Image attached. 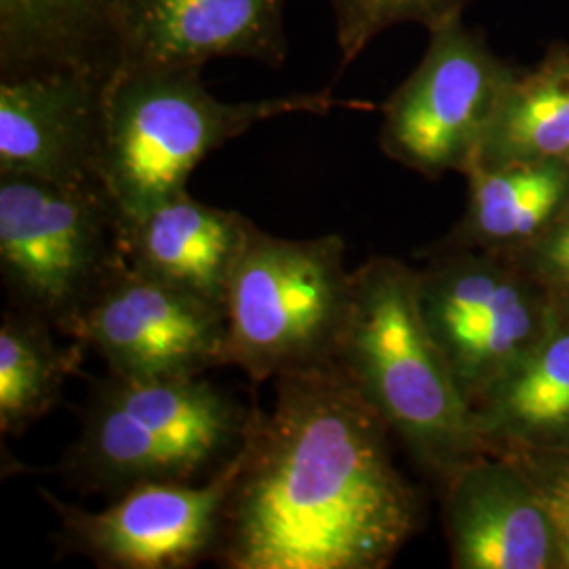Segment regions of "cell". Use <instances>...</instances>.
<instances>
[{
    "mask_svg": "<svg viewBox=\"0 0 569 569\" xmlns=\"http://www.w3.org/2000/svg\"><path fill=\"white\" fill-rule=\"evenodd\" d=\"M124 262L102 183L0 176V279L13 308L61 333Z\"/></svg>",
    "mask_w": 569,
    "mask_h": 569,
    "instance_id": "cell-6",
    "label": "cell"
},
{
    "mask_svg": "<svg viewBox=\"0 0 569 569\" xmlns=\"http://www.w3.org/2000/svg\"><path fill=\"white\" fill-rule=\"evenodd\" d=\"M531 262L538 279L569 308V199L555 220L536 237Z\"/></svg>",
    "mask_w": 569,
    "mask_h": 569,
    "instance_id": "cell-21",
    "label": "cell"
},
{
    "mask_svg": "<svg viewBox=\"0 0 569 569\" xmlns=\"http://www.w3.org/2000/svg\"><path fill=\"white\" fill-rule=\"evenodd\" d=\"M336 18L340 70L357 60L373 39L401 23L427 30L465 16L475 0H327Z\"/></svg>",
    "mask_w": 569,
    "mask_h": 569,
    "instance_id": "cell-20",
    "label": "cell"
},
{
    "mask_svg": "<svg viewBox=\"0 0 569 569\" xmlns=\"http://www.w3.org/2000/svg\"><path fill=\"white\" fill-rule=\"evenodd\" d=\"M41 317L11 308L0 319V432L18 437L60 403L82 345L56 342Z\"/></svg>",
    "mask_w": 569,
    "mask_h": 569,
    "instance_id": "cell-19",
    "label": "cell"
},
{
    "mask_svg": "<svg viewBox=\"0 0 569 569\" xmlns=\"http://www.w3.org/2000/svg\"><path fill=\"white\" fill-rule=\"evenodd\" d=\"M256 228L243 213L183 190L121 224L122 258L146 277L226 308L234 268Z\"/></svg>",
    "mask_w": 569,
    "mask_h": 569,
    "instance_id": "cell-14",
    "label": "cell"
},
{
    "mask_svg": "<svg viewBox=\"0 0 569 569\" xmlns=\"http://www.w3.org/2000/svg\"><path fill=\"white\" fill-rule=\"evenodd\" d=\"M253 409L203 376L110 373L89 399L63 472L112 498L152 481H204L241 453Z\"/></svg>",
    "mask_w": 569,
    "mask_h": 569,
    "instance_id": "cell-4",
    "label": "cell"
},
{
    "mask_svg": "<svg viewBox=\"0 0 569 569\" xmlns=\"http://www.w3.org/2000/svg\"><path fill=\"white\" fill-rule=\"evenodd\" d=\"M96 350L110 373L190 378L226 366V308L146 277L122 262L66 331Z\"/></svg>",
    "mask_w": 569,
    "mask_h": 569,
    "instance_id": "cell-9",
    "label": "cell"
},
{
    "mask_svg": "<svg viewBox=\"0 0 569 569\" xmlns=\"http://www.w3.org/2000/svg\"><path fill=\"white\" fill-rule=\"evenodd\" d=\"M512 163L569 164V44L512 72L472 167Z\"/></svg>",
    "mask_w": 569,
    "mask_h": 569,
    "instance_id": "cell-17",
    "label": "cell"
},
{
    "mask_svg": "<svg viewBox=\"0 0 569 569\" xmlns=\"http://www.w3.org/2000/svg\"><path fill=\"white\" fill-rule=\"evenodd\" d=\"M338 234L284 239L256 228L226 298V366L264 382L329 363L350 302L352 272Z\"/></svg>",
    "mask_w": 569,
    "mask_h": 569,
    "instance_id": "cell-5",
    "label": "cell"
},
{
    "mask_svg": "<svg viewBox=\"0 0 569 569\" xmlns=\"http://www.w3.org/2000/svg\"><path fill=\"white\" fill-rule=\"evenodd\" d=\"M114 56L121 66L201 68L218 58L281 68L284 0H119Z\"/></svg>",
    "mask_w": 569,
    "mask_h": 569,
    "instance_id": "cell-12",
    "label": "cell"
},
{
    "mask_svg": "<svg viewBox=\"0 0 569 569\" xmlns=\"http://www.w3.org/2000/svg\"><path fill=\"white\" fill-rule=\"evenodd\" d=\"M333 361L425 467L451 477L475 460V411L418 305V274L390 258L352 272Z\"/></svg>",
    "mask_w": 569,
    "mask_h": 569,
    "instance_id": "cell-3",
    "label": "cell"
},
{
    "mask_svg": "<svg viewBox=\"0 0 569 569\" xmlns=\"http://www.w3.org/2000/svg\"><path fill=\"white\" fill-rule=\"evenodd\" d=\"M529 481L552 517L559 538L561 568H569V462H557L555 467L545 468L536 477H529Z\"/></svg>",
    "mask_w": 569,
    "mask_h": 569,
    "instance_id": "cell-22",
    "label": "cell"
},
{
    "mask_svg": "<svg viewBox=\"0 0 569 569\" xmlns=\"http://www.w3.org/2000/svg\"><path fill=\"white\" fill-rule=\"evenodd\" d=\"M108 79L89 68L0 77V176L100 183Z\"/></svg>",
    "mask_w": 569,
    "mask_h": 569,
    "instance_id": "cell-11",
    "label": "cell"
},
{
    "mask_svg": "<svg viewBox=\"0 0 569 569\" xmlns=\"http://www.w3.org/2000/svg\"><path fill=\"white\" fill-rule=\"evenodd\" d=\"M462 237L483 244L536 239L569 199V164L512 163L467 171Z\"/></svg>",
    "mask_w": 569,
    "mask_h": 569,
    "instance_id": "cell-18",
    "label": "cell"
},
{
    "mask_svg": "<svg viewBox=\"0 0 569 569\" xmlns=\"http://www.w3.org/2000/svg\"><path fill=\"white\" fill-rule=\"evenodd\" d=\"M333 108L367 103L340 100L331 89L222 102L204 87L201 68L121 66L106 82L98 178L127 224L188 190L194 169L251 127Z\"/></svg>",
    "mask_w": 569,
    "mask_h": 569,
    "instance_id": "cell-2",
    "label": "cell"
},
{
    "mask_svg": "<svg viewBox=\"0 0 569 569\" xmlns=\"http://www.w3.org/2000/svg\"><path fill=\"white\" fill-rule=\"evenodd\" d=\"M472 411L481 443L569 449V329L552 327Z\"/></svg>",
    "mask_w": 569,
    "mask_h": 569,
    "instance_id": "cell-16",
    "label": "cell"
},
{
    "mask_svg": "<svg viewBox=\"0 0 569 569\" xmlns=\"http://www.w3.org/2000/svg\"><path fill=\"white\" fill-rule=\"evenodd\" d=\"M448 481L446 521L456 568L561 566L557 529L529 477L507 462L475 458Z\"/></svg>",
    "mask_w": 569,
    "mask_h": 569,
    "instance_id": "cell-13",
    "label": "cell"
},
{
    "mask_svg": "<svg viewBox=\"0 0 569 569\" xmlns=\"http://www.w3.org/2000/svg\"><path fill=\"white\" fill-rule=\"evenodd\" d=\"M239 456L204 481L140 483L93 512L42 493L60 519L61 542L100 568H194L218 549Z\"/></svg>",
    "mask_w": 569,
    "mask_h": 569,
    "instance_id": "cell-10",
    "label": "cell"
},
{
    "mask_svg": "<svg viewBox=\"0 0 569 569\" xmlns=\"http://www.w3.org/2000/svg\"><path fill=\"white\" fill-rule=\"evenodd\" d=\"M427 53L382 106L380 146L430 180L467 173L515 68L465 16L428 30Z\"/></svg>",
    "mask_w": 569,
    "mask_h": 569,
    "instance_id": "cell-7",
    "label": "cell"
},
{
    "mask_svg": "<svg viewBox=\"0 0 569 569\" xmlns=\"http://www.w3.org/2000/svg\"><path fill=\"white\" fill-rule=\"evenodd\" d=\"M119 0H0V77L49 68L117 70Z\"/></svg>",
    "mask_w": 569,
    "mask_h": 569,
    "instance_id": "cell-15",
    "label": "cell"
},
{
    "mask_svg": "<svg viewBox=\"0 0 569 569\" xmlns=\"http://www.w3.org/2000/svg\"><path fill=\"white\" fill-rule=\"evenodd\" d=\"M387 422L336 361L277 378L253 409L216 559L228 569H380L418 505L390 460Z\"/></svg>",
    "mask_w": 569,
    "mask_h": 569,
    "instance_id": "cell-1",
    "label": "cell"
},
{
    "mask_svg": "<svg viewBox=\"0 0 569 569\" xmlns=\"http://www.w3.org/2000/svg\"><path fill=\"white\" fill-rule=\"evenodd\" d=\"M416 274L428 333L470 407L555 327L547 298L491 258L451 256Z\"/></svg>",
    "mask_w": 569,
    "mask_h": 569,
    "instance_id": "cell-8",
    "label": "cell"
}]
</instances>
